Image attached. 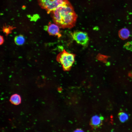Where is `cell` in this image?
Wrapping results in <instances>:
<instances>
[{
    "label": "cell",
    "mask_w": 132,
    "mask_h": 132,
    "mask_svg": "<svg viewBox=\"0 0 132 132\" xmlns=\"http://www.w3.org/2000/svg\"><path fill=\"white\" fill-rule=\"evenodd\" d=\"M119 35L121 39H126L129 37L130 35V32L127 29L123 28L119 31Z\"/></svg>",
    "instance_id": "obj_7"
},
{
    "label": "cell",
    "mask_w": 132,
    "mask_h": 132,
    "mask_svg": "<svg viewBox=\"0 0 132 132\" xmlns=\"http://www.w3.org/2000/svg\"><path fill=\"white\" fill-rule=\"evenodd\" d=\"M104 119L103 117L97 115L93 116L91 120L92 125L95 127H98L101 124Z\"/></svg>",
    "instance_id": "obj_6"
},
{
    "label": "cell",
    "mask_w": 132,
    "mask_h": 132,
    "mask_svg": "<svg viewBox=\"0 0 132 132\" xmlns=\"http://www.w3.org/2000/svg\"><path fill=\"white\" fill-rule=\"evenodd\" d=\"M75 132H83L82 130H81L80 129H78L77 130H76L75 131Z\"/></svg>",
    "instance_id": "obj_14"
},
{
    "label": "cell",
    "mask_w": 132,
    "mask_h": 132,
    "mask_svg": "<svg viewBox=\"0 0 132 132\" xmlns=\"http://www.w3.org/2000/svg\"><path fill=\"white\" fill-rule=\"evenodd\" d=\"M50 13L53 21L60 28H71L75 25L77 15L68 0H64Z\"/></svg>",
    "instance_id": "obj_1"
},
{
    "label": "cell",
    "mask_w": 132,
    "mask_h": 132,
    "mask_svg": "<svg viewBox=\"0 0 132 132\" xmlns=\"http://www.w3.org/2000/svg\"><path fill=\"white\" fill-rule=\"evenodd\" d=\"M132 45L130 43H127V44H126L125 45V46L126 48H127V49H129V48H130V49H131V46Z\"/></svg>",
    "instance_id": "obj_12"
},
{
    "label": "cell",
    "mask_w": 132,
    "mask_h": 132,
    "mask_svg": "<svg viewBox=\"0 0 132 132\" xmlns=\"http://www.w3.org/2000/svg\"><path fill=\"white\" fill-rule=\"evenodd\" d=\"M0 45L2 44L4 42V39L3 37L0 35Z\"/></svg>",
    "instance_id": "obj_13"
},
{
    "label": "cell",
    "mask_w": 132,
    "mask_h": 132,
    "mask_svg": "<svg viewBox=\"0 0 132 132\" xmlns=\"http://www.w3.org/2000/svg\"><path fill=\"white\" fill-rule=\"evenodd\" d=\"M11 28L10 27H4L3 30L4 32L5 33L7 34H8L11 32Z\"/></svg>",
    "instance_id": "obj_11"
},
{
    "label": "cell",
    "mask_w": 132,
    "mask_h": 132,
    "mask_svg": "<svg viewBox=\"0 0 132 132\" xmlns=\"http://www.w3.org/2000/svg\"><path fill=\"white\" fill-rule=\"evenodd\" d=\"M64 0H38L40 6L48 13L55 10L62 4Z\"/></svg>",
    "instance_id": "obj_3"
},
{
    "label": "cell",
    "mask_w": 132,
    "mask_h": 132,
    "mask_svg": "<svg viewBox=\"0 0 132 132\" xmlns=\"http://www.w3.org/2000/svg\"><path fill=\"white\" fill-rule=\"evenodd\" d=\"M14 41L16 44L21 45L23 44L25 42V39L23 36L20 35L16 36L14 38Z\"/></svg>",
    "instance_id": "obj_9"
},
{
    "label": "cell",
    "mask_w": 132,
    "mask_h": 132,
    "mask_svg": "<svg viewBox=\"0 0 132 132\" xmlns=\"http://www.w3.org/2000/svg\"><path fill=\"white\" fill-rule=\"evenodd\" d=\"M118 117L120 121L122 122L126 121L128 119L129 117L126 113L123 112H121L118 114Z\"/></svg>",
    "instance_id": "obj_10"
},
{
    "label": "cell",
    "mask_w": 132,
    "mask_h": 132,
    "mask_svg": "<svg viewBox=\"0 0 132 132\" xmlns=\"http://www.w3.org/2000/svg\"><path fill=\"white\" fill-rule=\"evenodd\" d=\"M71 35L73 39L78 44L84 46L88 45L89 38L86 33L77 31L72 33Z\"/></svg>",
    "instance_id": "obj_4"
},
{
    "label": "cell",
    "mask_w": 132,
    "mask_h": 132,
    "mask_svg": "<svg viewBox=\"0 0 132 132\" xmlns=\"http://www.w3.org/2000/svg\"><path fill=\"white\" fill-rule=\"evenodd\" d=\"M75 56L74 54L64 50L58 55L56 60L62 66L64 71H68L70 69L75 62Z\"/></svg>",
    "instance_id": "obj_2"
},
{
    "label": "cell",
    "mask_w": 132,
    "mask_h": 132,
    "mask_svg": "<svg viewBox=\"0 0 132 132\" xmlns=\"http://www.w3.org/2000/svg\"><path fill=\"white\" fill-rule=\"evenodd\" d=\"M59 27L56 24L50 23L46 26V29L49 35L57 36L60 37L61 34L60 32Z\"/></svg>",
    "instance_id": "obj_5"
},
{
    "label": "cell",
    "mask_w": 132,
    "mask_h": 132,
    "mask_svg": "<svg viewBox=\"0 0 132 132\" xmlns=\"http://www.w3.org/2000/svg\"><path fill=\"white\" fill-rule=\"evenodd\" d=\"M10 101L12 104L18 105L21 102V98L19 95L17 94H14L11 96Z\"/></svg>",
    "instance_id": "obj_8"
}]
</instances>
